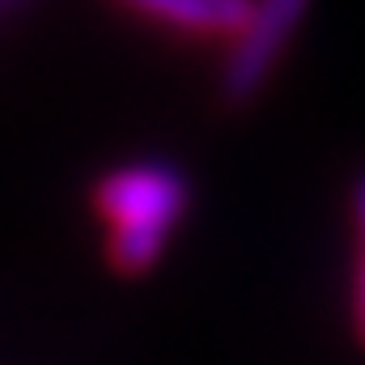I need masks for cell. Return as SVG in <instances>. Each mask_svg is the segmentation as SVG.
I'll list each match as a JSON object with an SVG mask.
<instances>
[{"label": "cell", "mask_w": 365, "mask_h": 365, "mask_svg": "<svg viewBox=\"0 0 365 365\" xmlns=\"http://www.w3.org/2000/svg\"><path fill=\"white\" fill-rule=\"evenodd\" d=\"M353 221H357V238H361V259H357V302H353V323L365 344V175L353 182Z\"/></svg>", "instance_id": "4"}, {"label": "cell", "mask_w": 365, "mask_h": 365, "mask_svg": "<svg viewBox=\"0 0 365 365\" xmlns=\"http://www.w3.org/2000/svg\"><path fill=\"white\" fill-rule=\"evenodd\" d=\"M302 17H306L302 0L255 4L251 21L234 34V47L225 56V68H221V93H225V102H247L251 93H259V86L272 77L280 51L289 47L293 30L302 26Z\"/></svg>", "instance_id": "2"}, {"label": "cell", "mask_w": 365, "mask_h": 365, "mask_svg": "<svg viewBox=\"0 0 365 365\" xmlns=\"http://www.w3.org/2000/svg\"><path fill=\"white\" fill-rule=\"evenodd\" d=\"M98 212L110 221V259L123 272H145L162 259L170 230L187 208V179L175 166H123L93 187Z\"/></svg>", "instance_id": "1"}, {"label": "cell", "mask_w": 365, "mask_h": 365, "mask_svg": "<svg viewBox=\"0 0 365 365\" xmlns=\"http://www.w3.org/2000/svg\"><path fill=\"white\" fill-rule=\"evenodd\" d=\"M136 13L162 26L191 30V34H238L251 21L255 4L247 0H140Z\"/></svg>", "instance_id": "3"}]
</instances>
